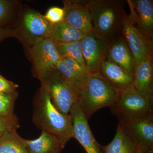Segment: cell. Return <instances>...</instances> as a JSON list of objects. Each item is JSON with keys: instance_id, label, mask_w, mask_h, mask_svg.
<instances>
[{"instance_id": "5", "label": "cell", "mask_w": 153, "mask_h": 153, "mask_svg": "<svg viewBox=\"0 0 153 153\" xmlns=\"http://www.w3.org/2000/svg\"><path fill=\"white\" fill-rule=\"evenodd\" d=\"M119 120L139 153H153V114Z\"/></svg>"}, {"instance_id": "20", "label": "cell", "mask_w": 153, "mask_h": 153, "mask_svg": "<svg viewBox=\"0 0 153 153\" xmlns=\"http://www.w3.org/2000/svg\"><path fill=\"white\" fill-rule=\"evenodd\" d=\"M85 34L63 21L52 25L49 38L55 44H65L81 41Z\"/></svg>"}, {"instance_id": "28", "label": "cell", "mask_w": 153, "mask_h": 153, "mask_svg": "<svg viewBox=\"0 0 153 153\" xmlns=\"http://www.w3.org/2000/svg\"><path fill=\"white\" fill-rule=\"evenodd\" d=\"M6 36V33L4 30L0 27V41Z\"/></svg>"}, {"instance_id": "13", "label": "cell", "mask_w": 153, "mask_h": 153, "mask_svg": "<svg viewBox=\"0 0 153 153\" xmlns=\"http://www.w3.org/2000/svg\"><path fill=\"white\" fill-rule=\"evenodd\" d=\"M56 70L80 95L90 74L87 69L75 60L64 57L58 62Z\"/></svg>"}, {"instance_id": "21", "label": "cell", "mask_w": 153, "mask_h": 153, "mask_svg": "<svg viewBox=\"0 0 153 153\" xmlns=\"http://www.w3.org/2000/svg\"><path fill=\"white\" fill-rule=\"evenodd\" d=\"M25 140L17 130L7 132L0 137V153H29Z\"/></svg>"}, {"instance_id": "1", "label": "cell", "mask_w": 153, "mask_h": 153, "mask_svg": "<svg viewBox=\"0 0 153 153\" xmlns=\"http://www.w3.org/2000/svg\"><path fill=\"white\" fill-rule=\"evenodd\" d=\"M33 120L38 128L55 135L66 144L73 138L71 116L57 110L43 86L34 101Z\"/></svg>"}, {"instance_id": "19", "label": "cell", "mask_w": 153, "mask_h": 153, "mask_svg": "<svg viewBox=\"0 0 153 153\" xmlns=\"http://www.w3.org/2000/svg\"><path fill=\"white\" fill-rule=\"evenodd\" d=\"M101 149L102 153H139L119 123L112 141L106 146H101Z\"/></svg>"}, {"instance_id": "14", "label": "cell", "mask_w": 153, "mask_h": 153, "mask_svg": "<svg viewBox=\"0 0 153 153\" xmlns=\"http://www.w3.org/2000/svg\"><path fill=\"white\" fill-rule=\"evenodd\" d=\"M105 57L108 61L134 75L135 63L123 38L115 40L110 44Z\"/></svg>"}, {"instance_id": "11", "label": "cell", "mask_w": 153, "mask_h": 153, "mask_svg": "<svg viewBox=\"0 0 153 153\" xmlns=\"http://www.w3.org/2000/svg\"><path fill=\"white\" fill-rule=\"evenodd\" d=\"M131 15L128 17L142 34L152 41L153 31V2L152 0L128 1Z\"/></svg>"}, {"instance_id": "7", "label": "cell", "mask_w": 153, "mask_h": 153, "mask_svg": "<svg viewBox=\"0 0 153 153\" xmlns=\"http://www.w3.org/2000/svg\"><path fill=\"white\" fill-rule=\"evenodd\" d=\"M31 52L38 77L41 81L56 70L61 59L56 44L50 38L36 39Z\"/></svg>"}, {"instance_id": "25", "label": "cell", "mask_w": 153, "mask_h": 153, "mask_svg": "<svg viewBox=\"0 0 153 153\" xmlns=\"http://www.w3.org/2000/svg\"><path fill=\"white\" fill-rule=\"evenodd\" d=\"M64 9L58 7H52L47 10L44 17L49 23L55 25L64 20Z\"/></svg>"}, {"instance_id": "12", "label": "cell", "mask_w": 153, "mask_h": 153, "mask_svg": "<svg viewBox=\"0 0 153 153\" xmlns=\"http://www.w3.org/2000/svg\"><path fill=\"white\" fill-rule=\"evenodd\" d=\"M64 20L68 25L86 34L93 31L87 1H63Z\"/></svg>"}, {"instance_id": "23", "label": "cell", "mask_w": 153, "mask_h": 153, "mask_svg": "<svg viewBox=\"0 0 153 153\" xmlns=\"http://www.w3.org/2000/svg\"><path fill=\"white\" fill-rule=\"evenodd\" d=\"M18 94L0 93V117L10 116L14 114L15 102Z\"/></svg>"}, {"instance_id": "8", "label": "cell", "mask_w": 153, "mask_h": 153, "mask_svg": "<svg viewBox=\"0 0 153 153\" xmlns=\"http://www.w3.org/2000/svg\"><path fill=\"white\" fill-rule=\"evenodd\" d=\"M70 115L73 138L80 143L86 153H102L101 146L94 138L88 119L79 101L71 108Z\"/></svg>"}, {"instance_id": "26", "label": "cell", "mask_w": 153, "mask_h": 153, "mask_svg": "<svg viewBox=\"0 0 153 153\" xmlns=\"http://www.w3.org/2000/svg\"><path fill=\"white\" fill-rule=\"evenodd\" d=\"M18 85L14 82L7 80L0 74V93L14 94L17 93Z\"/></svg>"}, {"instance_id": "15", "label": "cell", "mask_w": 153, "mask_h": 153, "mask_svg": "<svg viewBox=\"0 0 153 153\" xmlns=\"http://www.w3.org/2000/svg\"><path fill=\"white\" fill-rule=\"evenodd\" d=\"M153 74L152 54L136 66L133 85L141 94L152 100Z\"/></svg>"}, {"instance_id": "10", "label": "cell", "mask_w": 153, "mask_h": 153, "mask_svg": "<svg viewBox=\"0 0 153 153\" xmlns=\"http://www.w3.org/2000/svg\"><path fill=\"white\" fill-rule=\"evenodd\" d=\"M122 30L125 40L133 57L136 66L152 54V43L143 36L124 14Z\"/></svg>"}, {"instance_id": "4", "label": "cell", "mask_w": 153, "mask_h": 153, "mask_svg": "<svg viewBox=\"0 0 153 153\" xmlns=\"http://www.w3.org/2000/svg\"><path fill=\"white\" fill-rule=\"evenodd\" d=\"M153 100L139 92L132 84L120 90L119 99L110 108L118 119L141 116L153 114Z\"/></svg>"}, {"instance_id": "17", "label": "cell", "mask_w": 153, "mask_h": 153, "mask_svg": "<svg viewBox=\"0 0 153 153\" xmlns=\"http://www.w3.org/2000/svg\"><path fill=\"white\" fill-rule=\"evenodd\" d=\"M29 153H60L66 144L53 134L42 131L41 135L33 140H25Z\"/></svg>"}, {"instance_id": "22", "label": "cell", "mask_w": 153, "mask_h": 153, "mask_svg": "<svg viewBox=\"0 0 153 153\" xmlns=\"http://www.w3.org/2000/svg\"><path fill=\"white\" fill-rule=\"evenodd\" d=\"M55 44L61 58H70L80 63L85 68L82 55L81 41Z\"/></svg>"}, {"instance_id": "6", "label": "cell", "mask_w": 153, "mask_h": 153, "mask_svg": "<svg viewBox=\"0 0 153 153\" xmlns=\"http://www.w3.org/2000/svg\"><path fill=\"white\" fill-rule=\"evenodd\" d=\"M53 105L61 113L69 115L71 108L79 101V93L57 72L42 81Z\"/></svg>"}, {"instance_id": "24", "label": "cell", "mask_w": 153, "mask_h": 153, "mask_svg": "<svg viewBox=\"0 0 153 153\" xmlns=\"http://www.w3.org/2000/svg\"><path fill=\"white\" fill-rule=\"evenodd\" d=\"M19 127V119L15 114L10 116L0 117V137L7 132L17 130Z\"/></svg>"}, {"instance_id": "16", "label": "cell", "mask_w": 153, "mask_h": 153, "mask_svg": "<svg viewBox=\"0 0 153 153\" xmlns=\"http://www.w3.org/2000/svg\"><path fill=\"white\" fill-rule=\"evenodd\" d=\"M99 72L110 83L120 90L133 83V74L108 61L105 57L100 64Z\"/></svg>"}, {"instance_id": "3", "label": "cell", "mask_w": 153, "mask_h": 153, "mask_svg": "<svg viewBox=\"0 0 153 153\" xmlns=\"http://www.w3.org/2000/svg\"><path fill=\"white\" fill-rule=\"evenodd\" d=\"M93 32L111 43V39L122 27L124 13L120 1L111 0L87 1Z\"/></svg>"}, {"instance_id": "18", "label": "cell", "mask_w": 153, "mask_h": 153, "mask_svg": "<svg viewBox=\"0 0 153 153\" xmlns=\"http://www.w3.org/2000/svg\"><path fill=\"white\" fill-rule=\"evenodd\" d=\"M23 24L27 32L36 39L49 38L53 25L46 20L44 16L31 10L25 13Z\"/></svg>"}, {"instance_id": "9", "label": "cell", "mask_w": 153, "mask_h": 153, "mask_svg": "<svg viewBox=\"0 0 153 153\" xmlns=\"http://www.w3.org/2000/svg\"><path fill=\"white\" fill-rule=\"evenodd\" d=\"M81 43L85 68L91 74L99 72L110 43L92 31L85 34Z\"/></svg>"}, {"instance_id": "2", "label": "cell", "mask_w": 153, "mask_h": 153, "mask_svg": "<svg viewBox=\"0 0 153 153\" xmlns=\"http://www.w3.org/2000/svg\"><path fill=\"white\" fill-rule=\"evenodd\" d=\"M120 92L99 72L90 73L79 102L88 119L99 110L112 106L119 99Z\"/></svg>"}, {"instance_id": "27", "label": "cell", "mask_w": 153, "mask_h": 153, "mask_svg": "<svg viewBox=\"0 0 153 153\" xmlns=\"http://www.w3.org/2000/svg\"><path fill=\"white\" fill-rule=\"evenodd\" d=\"M11 4L9 1L0 0V23L4 22L11 12Z\"/></svg>"}]
</instances>
